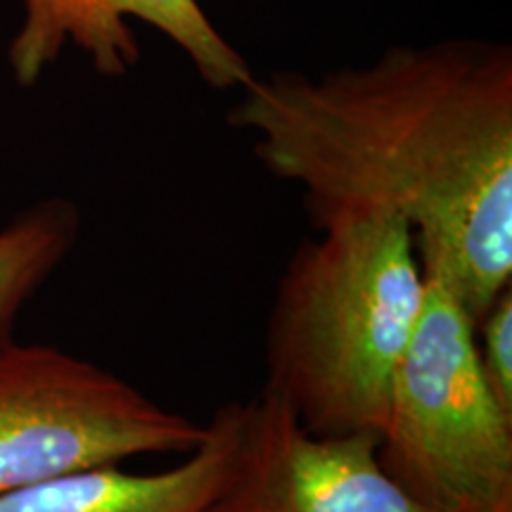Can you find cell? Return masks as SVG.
Listing matches in <instances>:
<instances>
[{"label":"cell","instance_id":"cell-1","mask_svg":"<svg viewBox=\"0 0 512 512\" xmlns=\"http://www.w3.org/2000/svg\"><path fill=\"white\" fill-rule=\"evenodd\" d=\"M228 121L313 228L342 211L411 228L427 280L477 320L512 285V55L503 46L394 48L373 67L249 81Z\"/></svg>","mask_w":512,"mask_h":512},{"label":"cell","instance_id":"cell-2","mask_svg":"<svg viewBox=\"0 0 512 512\" xmlns=\"http://www.w3.org/2000/svg\"><path fill=\"white\" fill-rule=\"evenodd\" d=\"M427 297L411 228L370 211L316 226L287 261L266 325V384L320 437H380Z\"/></svg>","mask_w":512,"mask_h":512},{"label":"cell","instance_id":"cell-3","mask_svg":"<svg viewBox=\"0 0 512 512\" xmlns=\"http://www.w3.org/2000/svg\"><path fill=\"white\" fill-rule=\"evenodd\" d=\"M377 458L434 512H512V415L479 370L475 320L432 280L396 368Z\"/></svg>","mask_w":512,"mask_h":512},{"label":"cell","instance_id":"cell-4","mask_svg":"<svg viewBox=\"0 0 512 512\" xmlns=\"http://www.w3.org/2000/svg\"><path fill=\"white\" fill-rule=\"evenodd\" d=\"M207 425L48 344L0 347V496L140 456H188Z\"/></svg>","mask_w":512,"mask_h":512},{"label":"cell","instance_id":"cell-5","mask_svg":"<svg viewBox=\"0 0 512 512\" xmlns=\"http://www.w3.org/2000/svg\"><path fill=\"white\" fill-rule=\"evenodd\" d=\"M377 444L375 434L309 432L264 387L242 401L233 458L204 512H434L387 475Z\"/></svg>","mask_w":512,"mask_h":512},{"label":"cell","instance_id":"cell-6","mask_svg":"<svg viewBox=\"0 0 512 512\" xmlns=\"http://www.w3.org/2000/svg\"><path fill=\"white\" fill-rule=\"evenodd\" d=\"M131 19L169 36L209 86L245 88L254 79L245 57L197 0H24L22 29L10 46L12 72L22 86H31L72 43L91 55L102 76H124L140 60Z\"/></svg>","mask_w":512,"mask_h":512},{"label":"cell","instance_id":"cell-7","mask_svg":"<svg viewBox=\"0 0 512 512\" xmlns=\"http://www.w3.org/2000/svg\"><path fill=\"white\" fill-rule=\"evenodd\" d=\"M242 401L211 415L195 451L162 472L98 465L0 496V512H204L233 458Z\"/></svg>","mask_w":512,"mask_h":512},{"label":"cell","instance_id":"cell-8","mask_svg":"<svg viewBox=\"0 0 512 512\" xmlns=\"http://www.w3.org/2000/svg\"><path fill=\"white\" fill-rule=\"evenodd\" d=\"M79 211L67 200H46L0 228V347L12 342L24 304L48 283L72 252Z\"/></svg>","mask_w":512,"mask_h":512},{"label":"cell","instance_id":"cell-9","mask_svg":"<svg viewBox=\"0 0 512 512\" xmlns=\"http://www.w3.org/2000/svg\"><path fill=\"white\" fill-rule=\"evenodd\" d=\"M475 349L486 387L512 415V285L475 323Z\"/></svg>","mask_w":512,"mask_h":512}]
</instances>
